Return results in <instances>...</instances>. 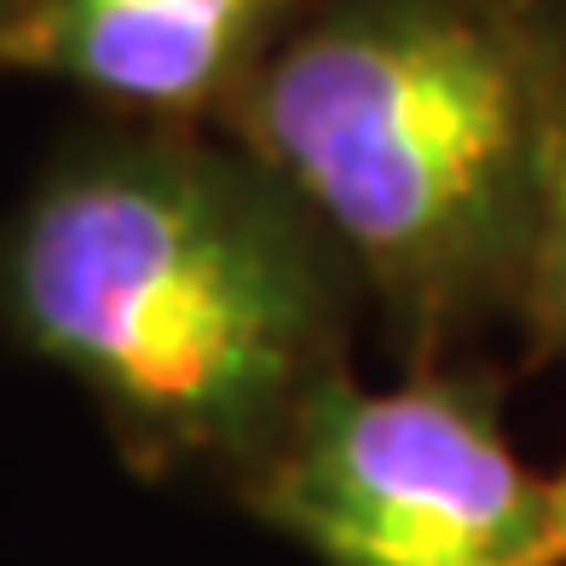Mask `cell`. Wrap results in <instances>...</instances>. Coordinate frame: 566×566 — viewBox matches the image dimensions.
<instances>
[{"mask_svg": "<svg viewBox=\"0 0 566 566\" xmlns=\"http://www.w3.org/2000/svg\"><path fill=\"white\" fill-rule=\"evenodd\" d=\"M243 492L318 566H566L549 480L451 376L365 388L336 370Z\"/></svg>", "mask_w": 566, "mask_h": 566, "instance_id": "3957f363", "label": "cell"}, {"mask_svg": "<svg viewBox=\"0 0 566 566\" xmlns=\"http://www.w3.org/2000/svg\"><path fill=\"white\" fill-rule=\"evenodd\" d=\"M347 261L238 139H75L0 231V324L139 469L249 474L336 376Z\"/></svg>", "mask_w": 566, "mask_h": 566, "instance_id": "6da1fadb", "label": "cell"}, {"mask_svg": "<svg viewBox=\"0 0 566 566\" xmlns=\"http://www.w3.org/2000/svg\"><path fill=\"white\" fill-rule=\"evenodd\" d=\"M566 134V0H306L226 105L410 342L521 306Z\"/></svg>", "mask_w": 566, "mask_h": 566, "instance_id": "7a4b0ae2", "label": "cell"}, {"mask_svg": "<svg viewBox=\"0 0 566 566\" xmlns=\"http://www.w3.org/2000/svg\"><path fill=\"white\" fill-rule=\"evenodd\" d=\"M549 497H555V532H560V555H566V474L549 480Z\"/></svg>", "mask_w": 566, "mask_h": 566, "instance_id": "8992f818", "label": "cell"}, {"mask_svg": "<svg viewBox=\"0 0 566 566\" xmlns=\"http://www.w3.org/2000/svg\"><path fill=\"white\" fill-rule=\"evenodd\" d=\"M521 313L537 324L549 347H566V134L544 179V202H537V231L521 277Z\"/></svg>", "mask_w": 566, "mask_h": 566, "instance_id": "5b68a950", "label": "cell"}, {"mask_svg": "<svg viewBox=\"0 0 566 566\" xmlns=\"http://www.w3.org/2000/svg\"><path fill=\"white\" fill-rule=\"evenodd\" d=\"M306 0H35L0 35V75L64 82L134 122L191 127L243 93Z\"/></svg>", "mask_w": 566, "mask_h": 566, "instance_id": "277c9868", "label": "cell"}, {"mask_svg": "<svg viewBox=\"0 0 566 566\" xmlns=\"http://www.w3.org/2000/svg\"><path fill=\"white\" fill-rule=\"evenodd\" d=\"M30 7H35V0H0V35H7L12 23H18L23 12H30Z\"/></svg>", "mask_w": 566, "mask_h": 566, "instance_id": "52a82bcc", "label": "cell"}]
</instances>
